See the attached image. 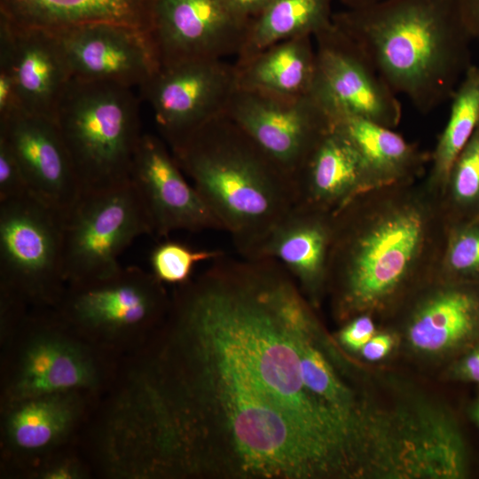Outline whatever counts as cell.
Segmentation results:
<instances>
[{"instance_id":"1","label":"cell","mask_w":479,"mask_h":479,"mask_svg":"<svg viewBox=\"0 0 479 479\" xmlns=\"http://www.w3.org/2000/svg\"><path fill=\"white\" fill-rule=\"evenodd\" d=\"M278 262L225 255L177 286L116 387L155 478L355 477L358 424L316 395L302 363L321 329Z\"/></svg>"},{"instance_id":"36","label":"cell","mask_w":479,"mask_h":479,"mask_svg":"<svg viewBox=\"0 0 479 479\" xmlns=\"http://www.w3.org/2000/svg\"><path fill=\"white\" fill-rule=\"evenodd\" d=\"M457 4L467 31L479 41V0H457Z\"/></svg>"},{"instance_id":"8","label":"cell","mask_w":479,"mask_h":479,"mask_svg":"<svg viewBox=\"0 0 479 479\" xmlns=\"http://www.w3.org/2000/svg\"><path fill=\"white\" fill-rule=\"evenodd\" d=\"M64 221L31 194L0 201V289L54 309L67 287Z\"/></svg>"},{"instance_id":"7","label":"cell","mask_w":479,"mask_h":479,"mask_svg":"<svg viewBox=\"0 0 479 479\" xmlns=\"http://www.w3.org/2000/svg\"><path fill=\"white\" fill-rule=\"evenodd\" d=\"M169 303L163 283L130 265L103 279L67 285L54 310L81 337L122 360L148 341Z\"/></svg>"},{"instance_id":"20","label":"cell","mask_w":479,"mask_h":479,"mask_svg":"<svg viewBox=\"0 0 479 479\" xmlns=\"http://www.w3.org/2000/svg\"><path fill=\"white\" fill-rule=\"evenodd\" d=\"M409 305L406 336L420 352H447L479 337V283L437 276Z\"/></svg>"},{"instance_id":"32","label":"cell","mask_w":479,"mask_h":479,"mask_svg":"<svg viewBox=\"0 0 479 479\" xmlns=\"http://www.w3.org/2000/svg\"><path fill=\"white\" fill-rule=\"evenodd\" d=\"M30 194L21 168L12 149L0 137V201Z\"/></svg>"},{"instance_id":"3","label":"cell","mask_w":479,"mask_h":479,"mask_svg":"<svg viewBox=\"0 0 479 479\" xmlns=\"http://www.w3.org/2000/svg\"><path fill=\"white\" fill-rule=\"evenodd\" d=\"M397 94L422 114L451 100L472 65L457 0H382L334 13Z\"/></svg>"},{"instance_id":"24","label":"cell","mask_w":479,"mask_h":479,"mask_svg":"<svg viewBox=\"0 0 479 479\" xmlns=\"http://www.w3.org/2000/svg\"><path fill=\"white\" fill-rule=\"evenodd\" d=\"M152 0H0V15L24 27L59 30L116 23L148 32Z\"/></svg>"},{"instance_id":"30","label":"cell","mask_w":479,"mask_h":479,"mask_svg":"<svg viewBox=\"0 0 479 479\" xmlns=\"http://www.w3.org/2000/svg\"><path fill=\"white\" fill-rule=\"evenodd\" d=\"M225 255L218 249H195L175 240L156 245L149 255L151 272L163 284L182 285L192 279L195 266Z\"/></svg>"},{"instance_id":"21","label":"cell","mask_w":479,"mask_h":479,"mask_svg":"<svg viewBox=\"0 0 479 479\" xmlns=\"http://www.w3.org/2000/svg\"><path fill=\"white\" fill-rule=\"evenodd\" d=\"M333 215L295 204L246 258L277 261L316 303L326 288Z\"/></svg>"},{"instance_id":"34","label":"cell","mask_w":479,"mask_h":479,"mask_svg":"<svg viewBox=\"0 0 479 479\" xmlns=\"http://www.w3.org/2000/svg\"><path fill=\"white\" fill-rule=\"evenodd\" d=\"M23 111L9 73L0 67V121Z\"/></svg>"},{"instance_id":"37","label":"cell","mask_w":479,"mask_h":479,"mask_svg":"<svg viewBox=\"0 0 479 479\" xmlns=\"http://www.w3.org/2000/svg\"><path fill=\"white\" fill-rule=\"evenodd\" d=\"M230 9L247 23L255 20L271 0H224Z\"/></svg>"},{"instance_id":"12","label":"cell","mask_w":479,"mask_h":479,"mask_svg":"<svg viewBox=\"0 0 479 479\" xmlns=\"http://www.w3.org/2000/svg\"><path fill=\"white\" fill-rule=\"evenodd\" d=\"M225 114L294 185L308 156L333 126L326 110L310 93L287 95L238 87Z\"/></svg>"},{"instance_id":"10","label":"cell","mask_w":479,"mask_h":479,"mask_svg":"<svg viewBox=\"0 0 479 479\" xmlns=\"http://www.w3.org/2000/svg\"><path fill=\"white\" fill-rule=\"evenodd\" d=\"M397 478H461L467 453L453 421L433 411L366 419L365 472Z\"/></svg>"},{"instance_id":"13","label":"cell","mask_w":479,"mask_h":479,"mask_svg":"<svg viewBox=\"0 0 479 479\" xmlns=\"http://www.w3.org/2000/svg\"><path fill=\"white\" fill-rule=\"evenodd\" d=\"M100 399L72 391L0 404L2 469L27 478L47 458L73 445Z\"/></svg>"},{"instance_id":"41","label":"cell","mask_w":479,"mask_h":479,"mask_svg":"<svg viewBox=\"0 0 479 479\" xmlns=\"http://www.w3.org/2000/svg\"><path fill=\"white\" fill-rule=\"evenodd\" d=\"M477 219H479V218H477Z\"/></svg>"},{"instance_id":"28","label":"cell","mask_w":479,"mask_h":479,"mask_svg":"<svg viewBox=\"0 0 479 479\" xmlns=\"http://www.w3.org/2000/svg\"><path fill=\"white\" fill-rule=\"evenodd\" d=\"M440 201L450 227L479 218V125L452 165Z\"/></svg>"},{"instance_id":"26","label":"cell","mask_w":479,"mask_h":479,"mask_svg":"<svg viewBox=\"0 0 479 479\" xmlns=\"http://www.w3.org/2000/svg\"><path fill=\"white\" fill-rule=\"evenodd\" d=\"M333 0H271L250 22L238 58L251 56L278 42L314 36L332 22Z\"/></svg>"},{"instance_id":"15","label":"cell","mask_w":479,"mask_h":479,"mask_svg":"<svg viewBox=\"0 0 479 479\" xmlns=\"http://www.w3.org/2000/svg\"><path fill=\"white\" fill-rule=\"evenodd\" d=\"M249 23L224 0H152L148 34L160 67L238 56Z\"/></svg>"},{"instance_id":"40","label":"cell","mask_w":479,"mask_h":479,"mask_svg":"<svg viewBox=\"0 0 479 479\" xmlns=\"http://www.w3.org/2000/svg\"><path fill=\"white\" fill-rule=\"evenodd\" d=\"M473 416L475 420L476 421L478 427H479V399L475 403L474 409H473Z\"/></svg>"},{"instance_id":"23","label":"cell","mask_w":479,"mask_h":479,"mask_svg":"<svg viewBox=\"0 0 479 479\" xmlns=\"http://www.w3.org/2000/svg\"><path fill=\"white\" fill-rule=\"evenodd\" d=\"M332 124L357 153L370 189L418 181L430 162V153L393 129L354 114L338 115Z\"/></svg>"},{"instance_id":"17","label":"cell","mask_w":479,"mask_h":479,"mask_svg":"<svg viewBox=\"0 0 479 479\" xmlns=\"http://www.w3.org/2000/svg\"><path fill=\"white\" fill-rule=\"evenodd\" d=\"M52 31L74 79L139 89L160 68L149 34L142 28L93 23Z\"/></svg>"},{"instance_id":"2","label":"cell","mask_w":479,"mask_h":479,"mask_svg":"<svg viewBox=\"0 0 479 479\" xmlns=\"http://www.w3.org/2000/svg\"><path fill=\"white\" fill-rule=\"evenodd\" d=\"M449 230L424 180L365 191L338 209L326 283L337 318H373L412 301L438 276Z\"/></svg>"},{"instance_id":"39","label":"cell","mask_w":479,"mask_h":479,"mask_svg":"<svg viewBox=\"0 0 479 479\" xmlns=\"http://www.w3.org/2000/svg\"><path fill=\"white\" fill-rule=\"evenodd\" d=\"M382 0H342L346 9H354L373 4Z\"/></svg>"},{"instance_id":"19","label":"cell","mask_w":479,"mask_h":479,"mask_svg":"<svg viewBox=\"0 0 479 479\" xmlns=\"http://www.w3.org/2000/svg\"><path fill=\"white\" fill-rule=\"evenodd\" d=\"M0 67L11 75L23 111L55 119L72 75L54 31L0 15Z\"/></svg>"},{"instance_id":"29","label":"cell","mask_w":479,"mask_h":479,"mask_svg":"<svg viewBox=\"0 0 479 479\" xmlns=\"http://www.w3.org/2000/svg\"><path fill=\"white\" fill-rule=\"evenodd\" d=\"M438 277L479 283V219L450 227Z\"/></svg>"},{"instance_id":"11","label":"cell","mask_w":479,"mask_h":479,"mask_svg":"<svg viewBox=\"0 0 479 479\" xmlns=\"http://www.w3.org/2000/svg\"><path fill=\"white\" fill-rule=\"evenodd\" d=\"M316 74L310 93L331 120L354 114L395 129L402 119L397 94L362 48L332 22L313 36Z\"/></svg>"},{"instance_id":"6","label":"cell","mask_w":479,"mask_h":479,"mask_svg":"<svg viewBox=\"0 0 479 479\" xmlns=\"http://www.w3.org/2000/svg\"><path fill=\"white\" fill-rule=\"evenodd\" d=\"M134 88L72 78L55 120L70 153L82 193L130 180L143 136Z\"/></svg>"},{"instance_id":"4","label":"cell","mask_w":479,"mask_h":479,"mask_svg":"<svg viewBox=\"0 0 479 479\" xmlns=\"http://www.w3.org/2000/svg\"><path fill=\"white\" fill-rule=\"evenodd\" d=\"M169 147L242 257L296 203L290 177L225 114Z\"/></svg>"},{"instance_id":"5","label":"cell","mask_w":479,"mask_h":479,"mask_svg":"<svg viewBox=\"0 0 479 479\" xmlns=\"http://www.w3.org/2000/svg\"><path fill=\"white\" fill-rule=\"evenodd\" d=\"M1 349L0 404L72 391L101 398L122 361L81 337L54 309H31Z\"/></svg>"},{"instance_id":"38","label":"cell","mask_w":479,"mask_h":479,"mask_svg":"<svg viewBox=\"0 0 479 479\" xmlns=\"http://www.w3.org/2000/svg\"><path fill=\"white\" fill-rule=\"evenodd\" d=\"M457 374L463 380L479 383V345L461 359L457 367Z\"/></svg>"},{"instance_id":"27","label":"cell","mask_w":479,"mask_h":479,"mask_svg":"<svg viewBox=\"0 0 479 479\" xmlns=\"http://www.w3.org/2000/svg\"><path fill=\"white\" fill-rule=\"evenodd\" d=\"M449 119L440 134L430 158V169L424 179L441 194L454 161L479 125V67L471 65L452 98Z\"/></svg>"},{"instance_id":"25","label":"cell","mask_w":479,"mask_h":479,"mask_svg":"<svg viewBox=\"0 0 479 479\" xmlns=\"http://www.w3.org/2000/svg\"><path fill=\"white\" fill-rule=\"evenodd\" d=\"M239 88L279 94L310 93L316 74L313 36L278 42L234 62Z\"/></svg>"},{"instance_id":"35","label":"cell","mask_w":479,"mask_h":479,"mask_svg":"<svg viewBox=\"0 0 479 479\" xmlns=\"http://www.w3.org/2000/svg\"><path fill=\"white\" fill-rule=\"evenodd\" d=\"M394 345V337L389 333L375 334L360 349L362 356L369 361H378L386 357Z\"/></svg>"},{"instance_id":"31","label":"cell","mask_w":479,"mask_h":479,"mask_svg":"<svg viewBox=\"0 0 479 479\" xmlns=\"http://www.w3.org/2000/svg\"><path fill=\"white\" fill-rule=\"evenodd\" d=\"M67 447L52 454L36 467L27 478L34 479H85L91 466L71 449Z\"/></svg>"},{"instance_id":"33","label":"cell","mask_w":479,"mask_h":479,"mask_svg":"<svg viewBox=\"0 0 479 479\" xmlns=\"http://www.w3.org/2000/svg\"><path fill=\"white\" fill-rule=\"evenodd\" d=\"M376 334L373 317L360 314L350 319L341 330L339 339L348 349L360 350Z\"/></svg>"},{"instance_id":"22","label":"cell","mask_w":479,"mask_h":479,"mask_svg":"<svg viewBox=\"0 0 479 479\" xmlns=\"http://www.w3.org/2000/svg\"><path fill=\"white\" fill-rule=\"evenodd\" d=\"M296 203L334 214L370 190L361 160L334 126L313 148L294 179Z\"/></svg>"},{"instance_id":"18","label":"cell","mask_w":479,"mask_h":479,"mask_svg":"<svg viewBox=\"0 0 479 479\" xmlns=\"http://www.w3.org/2000/svg\"><path fill=\"white\" fill-rule=\"evenodd\" d=\"M185 176L165 142L144 133L134 157L130 180L144 202L153 235L161 238L176 231H223Z\"/></svg>"},{"instance_id":"9","label":"cell","mask_w":479,"mask_h":479,"mask_svg":"<svg viewBox=\"0 0 479 479\" xmlns=\"http://www.w3.org/2000/svg\"><path fill=\"white\" fill-rule=\"evenodd\" d=\"M153 235L141 196L131 180L82 193L64 229L67 286L117 271L122 253L138 237Z\"/></svg>"},{"instance_id":"14","label":"cell","mask_w":479,"mask_h":479,"mask_svg":"<svg viewBox=\"0 0 479 479\" xmlns=\"http://www.w3.org/2000/svg\"><path fill=\"white\" fill-rule=\"evenodd\" d=\"M237 88L234 63L205 59L161 67L139 91L171 146L224 114Z\"/></svg>"},{"instance_id":"16","label":"cell","mask_w":479,"mask_h":479,"mask_svg":"<svg viewBox=\"0 0 479 479\" xmlns=\"http://www.w3.org/2000/svg\"><path fill=\"white\" fill-rule=\"evenodd\" d=\"M0 137L15 155L30 194L66 223L82 190L56 120L20 111L0 121Z\"/></svg>"}]
</instances>
